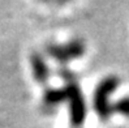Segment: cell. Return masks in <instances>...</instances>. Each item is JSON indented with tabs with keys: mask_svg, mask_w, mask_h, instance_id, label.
<instances>
[{
	"mask_svg": "<svg viewBox=\"0 0 129 128\" xmlns=\"http://www.w3.org/2000/svg\"><path fill=\"white\" fill-rule=\"evenodd\" d=\"M120 82L121 81L117 76L110 74V76L103 77L94 89L93 109L95 111V114L98 115V118L103 120V122L108 120L113 115V112H112L113 102H111V97L120 86Z\"/></svg>",
	"mask_w": 129,
	"mask_h": 128,
	"instance_id": "7a4b0ae2",
	"label": "cell"
},
{
	"mask_svg": "<svg viewBox=\"0 0 129 128\" xmlns=\"http://www.w3.org/2000/svg\"><path fill=\"white\" fill-rule=\"evenodd\" d=\"M112 112L129 118V97H123L112 103Z\"/></svg>",
	"mask_w": 129,
	"mask_h": 128,
	"instance_id": "8992f818",
	"label": "cell"
},
{
	"mask_svg": "<svg viewBox=\"0 0 129 128\" xmlns=\"http://www.w3.org/2000/svg\"><path fill=\"white\" fill-rule=\"evenodd\" d=\"M60 2H63V3H67V2H71V0H60Z\"/></svg>",
	"mask_w": 129,
	"mask_h": 128,
	"instance_id": "52a82bcc",
	"label": "cell"
},
{
	"mask_svg": "<svg viewBox=\"0 0 129 128\" xmlns=\"http://www.w3.org/2000/svg\"><path fill=\"white\" fill-rule=\"evenodd\" d=\"M67 101L64 88L57 86H48L44 89L42 95V107L46 112H52L57 107H60Z\"/></svg>",
	"mask_w": 129,
	"mask_h": 128,
	"instance_id": "5b68a950",
	"label": "cell"
},
{
	"mask_svg": "<svg viewBox=\"0 0 129 128\" xmlns=\"http://www.w3.org/2000/svg\"><path fill=\"white\" fill-rule=\"evenodd\" d=\"M86 52V43L81 38H73L65 43H48L46 54L54 62L65 65L68 63L82 58Z\"/></svg>",
	"mask_w": 129,
	"mask_h": 128,
	"instance_id": "3957f363",
	"label": "cell"
},
{
	"mask_svg": "<svg viewBox=\"0 0 129 128\" xmlns=\"http://www.w3.org/2000/svg\"><path fill=\"white\" fill-rule=\"evenodd\" d=\"M43 2H48V0H43Z\"/></svg>",
	"mask_w": 129,
	"mask_h": 128,
	"instance_id": "ba28073f",
	"label": "cell"
},
{
	"mask_svg": "<svg viewBox=\"0 0 129 128\" xmlns=\"http://www.w3.org/2000/svg\"><path fill=\"white\" fill-rule=\"evenodd\" d=\"M59 76L64 81V90L67 95L65 103L69 109V119L71 124L76 128H78L83 124L87 114V105L85 95L82 93V89L77 81L76 74L67 69L65 67H61L59 69Z\"/></svg>",
	"mask_w": 129,
	"mask_h": 128,
	"instance_id": "6da1fadb",
	"label": "cell"
},
{
	"mask_svg": "<svg viewBox=\"0 0 129 128\" xmlns=\"http://www.w3.org/2000/svg\"><path fill=\"white\" fill-rule=\"evenodd\" d=\"M30 67L35 82L39 85H46L51 77V69L46 58L41 52H33L30 55Z\"/></svg>",
	"mask_w": 129,
	"mask_h": 128,
	"instance_id": "277c9868",
	"label": "cell"
}]
</instances>
